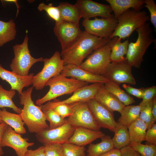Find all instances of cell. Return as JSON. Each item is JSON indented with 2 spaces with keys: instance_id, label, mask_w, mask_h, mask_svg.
I'll list each match as a JSON object with an SVG mask.
<instances>
[{
  "instance_id": "7",
  "label": "cell",
  "mask_w": 156,
  "mask_h": 156,
  "mask_svg": "<svg viewBox=\"0 0 156 156\" xmlns=\"http://www.w3.org/2000/svg\"><path fill=\"white\" fill-rule=\"evenodd\" d=\"M113 42L112 38L108 43L95 50L80 67L92 74L103 76L111 62L110 55Z\"/></svg>"
},
{
  "instance_id": "39",
  "label": "cell",
  "mask_w": 156,
  "mask_h": 156,
  "mask_svg": "<svg viewBox=\"0 0 156 156\" xmlns=\"http://www.w3.org/2000/svg\"><path fill=\"white\" fill-rule=\"evenodd\" d=\"M43 146L45 156H64L63 144H53Z\"/></svg>"
},
{
  "instance_id": "1",
  "label": "cell",
  "mask_w": 156,
  "mask_h": 156,
  "mask_svg": "<svg viewBox=\"0 0 156 156\" xmlns=\"http://www.w3.org/2000/svg\"><path fill=\"white\" fill-rule=\"evenodd\" d=\"M111 39L99 37L83 31L71 46L60 52L64 65L73 64L79 66L86 57L96 49L108 43Z\"/></svg>"
},
{
  "instance_id": "29",
  "label": "cell",
  "mask_w": 156,
  "mask_h": 156,
  "mask_svg": "<svg viewBox=\"0 0 156 156\" xmlns=\"http://www.w3.org/2000/svg\"><path fill=\"white\" fill-rule=\"evenodd\" d=\"M16 33V24L11 19L8 22L0 20V47L13 40Z\"/></svg>"
},
{
  "instance_id": "47",
  "label": "cell",
  "mask_w": 156,
  "mask_h": 156,
  "mask_svg": "<svg viewBox=\"0 0 156 156\" xmlns=\"http://www.w3.org/2000/svg\"><path fill=\"white\" fill-rule=\"evenodd\" d=\"M120 149L114 148L111 151L99 156H121Z\"/></svg>"
},
{
  "instance_id": "32",
  "label": "cell",
  "mask_w": 156,
  "mask_h": 156,
  "mask_svg": "<svg viewBox=\"0 0 156 156\" xmlns=\"http://www.w3.org/2000/svg\"><path fill=\"white\" fill-rule=\"evenodd\" d=\"M16 91L14 90H8L5 89L0 84V109L5 107L12 109L18 114H20L22 109L17 107L12 99L15 96Z\"/></svg>"
},
{
  "instance_id": "16",
  "label": "cell",
  "mask_w": 156,
  "mask_h": 156,
  "mask_svg": "<svg viewBox=\"0 0 156 156\" xmlns=\"http://www.w3.org/2000/svg\"><path fill=\"white\" fill-rule=\"evenodd\" d=\"M79 8L82 18L90 19L92 17L100 16L108 18L114 16L109 5L99 3L91 0H78L75 4Z\"/></svg>"
},
{
  "instance_id": "12",
  "label": "cell",
  "mask_w": 156,
  "mask_h": 156,
  "mask_svg": "<svg viewBox=\"0 0 156 156\" xmlns=\"http://www.w3.org/2000/svg\"><path fill=\"white\" fill-rule=\"evenodd\" d=\"M73 108V114L66 119L68 122L76 127H80L100 131L101 128L95 120L87 103H74Z\"/></svg>"
},
{
  "instance_id": "49",
  "label": "cell",
  "mask_w": 156,
  "mask_h": 156,
  "mask_svg": "<svg viewBox=\"0 0 156 156\" xmlns=\"http://www.w3.org/2000/svg\"><path fill=\"white\" fill-rule=\"evenodd\" d=\"M3 122V121L2 120L1 118L0 117V123H2V122Z\"/></svg>"
},
{
  "instance_id": "48",
  "label": "cell",
  "mask_w": 156,
  "mask_h": 156,
  "mask_svg": "<svg viewBox=\"0 0 156 156\" xmlns=\"http://www.w3.org/2000/svg\"><path fill=\"white\" fill-rule=\"evenodd\" d=\"M151 112L153 118L155 122L156 121V96H155L153 99Z\"/></svg>"
},
{
  "instance_id": "33",
  "label": "cell",
  "mask_w": 156,
  "mask_h": 156,
  "mask_svg": "<svg viewBox=\"0 0 156 156\" xmlns=\"http://www.w3.org/2000/svg\"><path fill=\"white\" fill-rule=\"evenodd\" d=\"M43 112L46 120L50 123L49 128L54 129L63 125L66 119L62 118L56 112L50 108H40Z\"/></svg>"
},
{
  "instance_id": "17",
  "label": "cell",
  "mask_w": 156,
  "mask_h": 156,
  "mask_svg": "<svg viewBox=\"0 0 156 156\" xmlns=\"http://www.w3.org/2000/svg\"><path fill=\"white\" fill-rule=\"evenodd\" d=\"M103 84L95 83L81 88L73 92L69 98L63 101L55 100L53 101H48L44 105L50 106L62 104H73L79 102L87 103L89 100L95 98L96 95Z\"/></svg>"
},
{
  "instance_id": "6",
  "label": "cell",
  "mask_w": 156,
  "mask_h": 156,
  "mask_svg": "<svg viewBox=\"0 0 156 156\" xmlns=\"http://www.w3.org/2000/svg\"><path fill=\"white\" fill-rule=\"evenodd\" d=\"M28 40L26 34L21 44L13 46L14 56L10 65L12 71L23 76H28L32 66L37 62H43L44 59L41 57L35 58L31 56L28 48Z\"/></svg>"
},
{
  "instance_id": "5",
  "label": "cell",
  "mask_w": 156,
  "mask_h": 156,
  "mask_svg": "<svg viewBox=\"0 0 156 156\" xmlns=\"http://www.w3.org/2000/svg\"><path fill=\"white\" fill-rule=\"evenodd\" d=\"M149 19L146 11L129 9L117 18V26L110 38L116 36L125 39L129 37L135 30L146 23Z\"/></svg>"
},
{
  "instance_id": "18",
  "label": "cell",
  "mask_w": 156,
  "mask_h": 156,
  "mask_svg": "<svg viewBox=\"0 0 156 156\" xmlns=\"http://www.w3.org/2000/svg\"><path fill=\"white\" fill-rule=\"evenodd\" d=\"M61 74L66 77H72L88 83L104 84L109 81L103 76L92 74L82 69L79 66L73 64L64 65Z\"/></svg>"
},
{
  "instance_id": "24",
  "label": "cell",
  "mask_w": 156,
  "mask_h": 156,
  "mask_svg": "<svg viewBox=\"0 0 156 156\" xmlns=\"http://www.w3.org/2000/svg\"><path fill=\"white\" fill-rule=\"evenodd\" d=\"M58 7L63 21L79 25V21L82 17L80 10L75 4L72 5L66 2H62Z\"/></svg>"
},
{
  "instance_id": "23",
  "label": "cell",
  "mask_w": 156,
  "mask_h": 156,
  "mask_svg": "<svg viewBox=\"0 0 156 156\" xmlns=\"http://www.w3.org/2000/svg\"><path fill=\"white\" fill-rule=\"evenodd\" d=\"M0 117L3 122L10 126L17 133H26L25 125L21 114H16L8 111L5 108L0 109Z\"/></svg>"
},
{
  "instance_id": "44",
  "label": "cell",
  "mask_w": 156,
  "mask_h": 156,
  "mask_svg": "<svg viewBox=\"0 0 156 156\" xmlns=\"http://www.w3.org/2000/svg\"><path fill=\"white\" fill-rule=\"evenodd\" d=\"M121 156H142L129 145L120 149Z\"/></svg>"
},
{
  "instance_id": "36",
  "label": "cell",
  "mask_w": 156,
  "mask_h": 156,
  "mask_svg": "<svg viewBox=\"0 0 156 156\" xmlns=\"http://www.w3.org/2000/svg\"><path fill=\"white\" fill-rule=\"evenodd\" d=\"M129 145L142 156H156V145L131 143Z\"/></svg>"
},
{
  "instance_id": "28",
  "label": "cell",
  "mask_w": 156,
  "mask_h": 156,
  "mask_svg": "<svg viewBox=\"0 0 156 156\" xmlns=\"http://www.w3.org/2000/svg\"><path fill=\"white\" fill-rule=\"evenodd\" d=\"M141 108L139 104L125 106L120 114L118 122L128 127L139 118Z\"/></svg>"
},
{
  "instance_id": "10",
  "label": "cell",
  "mask_w": 156,
  "mask_h": 156,
  "mask_svg": "<svg viewBox=\"0 0 156 156\" xmlns=\"http://www.w3.org/2000/svg\"><path fill=\"white\" fill-rule=\"evenodd\" d=\"M132 67L126 59L119 62H111L103 76L119 85L122 83L135 85L136 82L132 74Z\"/></svg>"
},
{
  "instance_id": "13",
  "label": "cell",
  "mask_w": 156,
  "mask_h": 156,
  "mask_svg": "<svg viewBox=\"0 0 156 156\" xmlns=\"http://www.w3.org/2000/svg\"><path fill=\"white\" fill-rule=\"evenodd\" d=\"M53 31L60 43L62 51L65 50L71 46L83 31L79 24L65 21L55 23Z\"/></svg>"
},
{
  "instance_id": "19",
  "label": "cell",
  "mask_w": 156,
  "mask_h": 156,
  "mask_svg": "<svg viewBox=\"0 0 156 156\" xmlns=\"http://www.w3.org/2000/svg\"><path fill=\"white\" fill-rule=\"evenodd\" d=\"M34 75V74L32 73L27 76H21L4 69L0 64V78L9 84L11 90L17 91L19 95L24 88L32 85V79Z\"/></svg>"
},
{
  "instance_id": "22",
  "label": "cell",
  "mask_w": 156,
  "mask_h": 156,
  "mask_svg": "<svg viewBox=\"0 0 156 156\" xmlns=\"http://www.w3.org/2000/svg\"><path fill=\"white\" fill-rule=\"evenodd\" d=\"M109 3L114 16L117 18L123 12L130 8L141 10L144 4V0H105Z\"/></svg>"
},
{
  "instance_id": "4",
  "label": "cell",
  "mask_w": 156,
  "mask_h": 156,
  "mask_svg": "<svg viewBox=\"0 0 156 156\" xmlns=\"http://www.w3.org/2000/svg\"><path fill=\"white\" fill-rule=\"evenodd\" d=\"M88 84L76 79H69L60 73L47 82L45 86L49 87V90L42 98L36 100V104L40 106L62 95L73 93Z\"/></svg>"
},
{
  "instance_id": "40",
  "label": "cell",
  "mask_w": 156,
  "mask_h": 156,
  "mask_svg": "<svg viewBox=\"0 0 156 156\" xmlns=\"http://www.w3.org/2000/svg\"><path fill=\"white\" fill-rule=\"evenodd\" d=\"M149 10L151 22L156 29V5L153 0H144L143 5Z\"/></svg>"
},
{
  "instance_id": "3",
  "label": "cell",
  "mask_w": 156,
  "mask_h": 156,
  "mask_svg": "<svg viewBox=\"0 0 156 156\" xmlns=\"http://www.w3.org/2000/svg\"><path fill=\"white\" fill-rule=\"evenodd\" d=\"M136 31L138 34V38L135 42L129 43L125 58L132 67L139 68L147 49L155 40L153 31L148 23Z\"/></svg>"
},
{
  "instance_id": "25",
  "label": "cell",
  "mask_w": 156,
  "mask_h": 156,
  "mask_svg": "<svg viewBox=\"0 0 156 156\" xmlns=\"http://www.w3.org/2000/svg\"><path fill=\"white\" fill-rule=\"evenodd\" d=\"M101 139L100 143L89 144L86 151V156H99L114 148L111 136L105 135Z\"/></svg>"
},
{
  "instance_id": "42",
  "label": "cell",
  "mask_w": 156,
  "mask_h": 156,
  "mask_svg": "<svg viewBox=\"0 0 156 156\" xmlns=\"http://www.w3.org/2000/svg\"><path fill=\"white\" fill-rule=\"evenodd\" d=\"M146 132L145 141L146 144L156 145V124L154 123Z\"/></svg>"
},
{
  "instance_id": "41",
  "label": "cell",
  "mask_w": 156,
  "mask_h": 156,
  "mask_svg": "<svg viewBox=\"0 0 156 156\" xmlns=\"http://www.w3.org/2000/svg\"><path fill=\"white\" fill-rule=\"evenodd\" d=\"M156 96V86H154L146 88H144L142 100L140 103L142 105L150 101Z\"/></svg>"
},
{
  "instance_id": "45",
  "label": "cell",
  "mask_w": 156,
  "mask_h": 156,
  "mask_svg": "<svg viewBox=\"0 0 156 156\" xmlns=\"http://www.w3.org/2000/svg\"><path fill=\"white\" fill-rule=\"evenodd\" d=\"M25 156H45L44 146H41L34 150L28 149Z\"/></svg>"
},
{
  "instance_id": "9",
  "label": "cell",
  "mask_w": 156,
  "mask_h": 156,
  "mask_svg": "<svg viewBox=\"0 0 156 156\" xmlns=\"http://www.w3.org/2000/svg\"><path fill=\"white\" fill-rule=\"evenodd\" d=\"M118 20L114 16L94 19H84L82 22L85 31L90 34L105 38L110 37L117 27Z\"/></svg>"
},
{
  "instance_id": "43",
  "label": "cell",
  "mask_w": 156,
  "mask_h": 156,
  "mask_svg": "<svg viewBox=\"0 0 156 156\" xmlns=\"http://www.w3.org/2000/svg\"><path fill=\"white\" fill-rule=\"evenodd\" d=\"M122 86L129 94L138 98L142 99L144 88H134L126 83L123 84Z\"/></svg>"
},
{
  "instance_id": "20",
  "label": "cell",
  "mask_w": 156,
  "mask_h": 156,
  "mask_svg": "<svg viewBox=\"0 0 156 156\" xmlns=\"http://www.w3.org/2000/svg\"><path fill=\"white\" fill-rule=\"evenodd\" d=\"M105 135L100 131H96L84 127H77L67 143L85 147L95 140L101 138Z\"/></svg>"
},
{
  "instance_id": "26",
  "label": "cell",
  "mask_w": 156,
  "mask_h": 156,
  "mask_svg": "<svg viewBox=\"0 0 156 156\" xmlns=\"http://www.w3.org/2000/svg\"><path fill=\"white\" fill-rule=\"evenodd\" d=\"M130 143H141L145 141L147 127L145 122L139 118L128 127Z\"/></svg>"
},
{
  "instance_id": "11",
  "label": "cell",
  "mask_w": 156,
  "mask_h": 156,
  "mask_svg": "<svg viewBox=\"0 0 156 156\" xmlns=\"http://www.w3.org/2000/svg\"><path fill=\"white\" fill-rule=\"evenodd\" d=\"M76 127L67 121L62 125L51 129L49 128L36 134L37 140L43 145L53 144H63L67 143Z\"/></svg>"
},
{
  "instance_id": "2",
  "label": "cell",
  "mask_w": 156,
  "mask_h": 156,
  "mask_svg": "<svg viewBox=\"0 0 156 156\" xmlns=\"http://www.w3.org/2000/svg\"><path fill=\"white\" fill-rule=\"evenodd\" d=\"M33 87L23 91L20 95V103L23 105L20 114L29 131L36 134L49 128L44 115L39 106L36 105L32 100Z\"/></svg>"
},
{
  "instance_id": "37",
  "label": "cell",
  "mask_w": 156,
  "mask_h": 156,
  "mask_svg": "<svg viewBox=\"0 0 156 156\" xmlns=\"http://www.w3.org/2000/svg\"><path fill=\"white\" fill-rule=\"evenodd\" d=\"M39 106L40 108H50L52 109L63 118L70 116L74 111L73 104H64L50 106H46L42 105Z\"/></svg>"
},
{
  "instance_id": "30",
  "label": "cell",
  "mask_w": 156,
  "mask_h": 156,
  "mask_svg": "<svg viewBox=\"0 0 156 156\" xmlns=\"http://www.w3.org/2000/svg\"><path fill=\"white\" fill-rule=\"evenodd\" d=\"M114 132L112 139L115 148L120 149L129 145L130 137L128 127L117 122Z\"/></svg>"
},
{
  "instance_id": "27",
  "label": "cell",
  "mask_w": 156,
  "mask_h": 156,
  "mask_svg": "<svg viewBox=\"0 0 156 156\" xmlns=\"http://www.w3.org/2000/svg\"><path fill=\"white\" fill-rule=\"evenodd\" d=\"M114 42L111 47L110 55L111 62H118L126 59L124 55L127 54L129 42L128 39L123 42L118 37L113 38Z\"/></svg>"
},
{
  "instance_id": "35",
  "label": "cell",
  "mask_w": 156,
  "mask_h": 156,
  "mask_svg": "<svg viewBox=\"0 0 156 156\" xmlns=\"http://www.w3.org/2000/svg\"><path fill=\"white\" fill-rule=\"evenodd\" d=\"M154 98L150 101L140 105L141 108L139 118L145 122L147 129L151 127L155 122L153 118L151 112Z\"/></svg>"
},
{
  "instance_id": "38",
  "label": "cell",
  "mask_w": 156,
  "mask_h": 156,
  "mask_svg": "<svg viewBox=\"0 0 156 156\" xmlns=\"http://www.w3.org/2000/svg\"><path fill=\"white\" fill-rule=\"evenodd\" d=\"M64 156H86V148L72 144L66 143L63 144Z\"/></svg>"
},
{
  "instance_id": "46",
  "label": "cell",
  "mask_w": 156,
  "mask_h": 156,
  "mask_svg": "<svg viewBox=\"0 0 156 156\" xmlns=\"http://www.w3.org/2000/svg\"><path fill=\"white\" fill-rule=\"evenodd\" d=\"M8 125L4 122L0 123V156H2L4 154V152L1 146V141L3 134Z\"/></svg>"
},
{
  "instance_id": "8",
  "label": "cell",
  "mask_w": 156,
  "mask_h": 156,
  "mask_svg": "<svg viewBox=\"0 0 156 156\" xmlns=\"http://www.w3.org/2000/svg\"><path fill=\"white\" fill-rule=\"evenodd\" d=\"M43 67L42 70L32 79L33 87L37 90L42 89L50 79L60 74L64 66V62L60 53L56 51L49 58H44Z\"/></svg>"
},
{
  "instance_id": "15",
  "label": "cell",
  "mask_w": 156,
  "mask_h": 156,
  "mask_svg": "<svg viewBox=\"0 0 156 156\" xmlns=\"http://www.w3.org/2000/svg\"><path fill=\"white\" fill-rule=\"evenodd\" d=\"M29 139L23 138L8 125L3 135L1 146L13 148L17 156H25L28 147L32 146L34 142H28Z\"/></svg>"
},
{
  "instance_id": "34",
  "label": "cell",
  "mask_w": 156,
  "mask_h": 156,
  "mask_svg": "<svg viewBox=\"0 0 156 156\" xmlns=\"http://www.w3.org/2000/svg\"><path fill=\"white\" fill-rule=\"evenodd\" d=\"M40 12L45 11L47 15L55 22V23H59L63 21L58 6H55L52 3L46 5L44 2L40 3L37 7Z\"/></svg>"
},
{
  "instance_id": "14",
  "label": "cell",
  "mask_w": 156,
  "mask_h": 156,
  "mask_svg": "<svg viewBox=\"0 0 156 156\" xmlns=\"http://www.w3.org/2000/svg\"><path fill=\"white\" fill-rule=\"evenodd\" d=\"M87 103L99 126L114 132L117 122L114 119L113 113L94 99L89 100Z\"/></svg>"
},
{
  "instance_id": "21",
  "label": "cell",
  "mask_w": 156,
  "mask_h": 156,
  "mask_svg": "<svg viewBox=\"0 0 156 156\" xmlns=\"http://www.w3.org/2000/svg\"><path fill=\"white\" fill-rule=\"evenodd\" d=\"M94 99L113 113L117 111L120 114L125 106L106 89L104 84H102Z\"/></svg>"
},
{
  "instance_id": "31",
  "label": "cell",
  "mask_w": 156,
  "mask_h": 156,
  "mask_svg": "<svg viewBox=\"0 0 156 156\" xmlns=\"http://www.w3.org/2000/svg\"><path fill=\"white\" fill-rule=\"evenodd\" d=\"M106 89L116 97L125 106L130 105L135 102L133 98L126 93L116 83L109 81L104 84Z\"/></svg>"
}]
</instances>
